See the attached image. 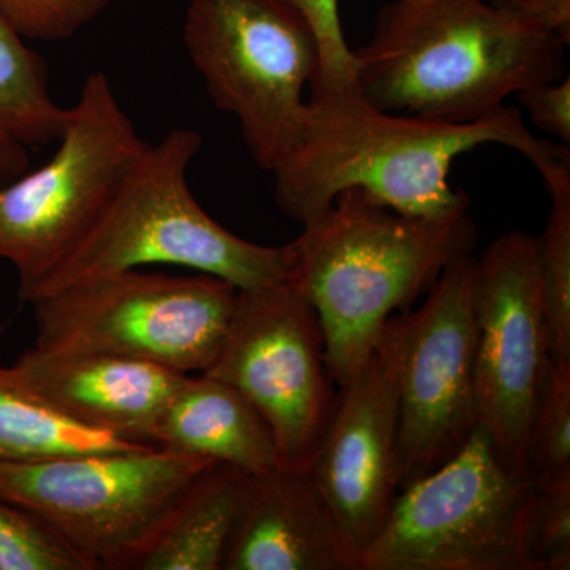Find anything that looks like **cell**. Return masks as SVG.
Returning <instances> with one entry per match:
<instances>
[{
	"label": "cell",
	"mask_w": 570,
	"mask_h": 570,
	"mask_svg": "<svg viewBox=\"0 0 570 570\" xmlns=\"http://www.w3.org/2000/svg\"><path fill=\"white\" fill-rule=\"evenodd\" d=\"M311 92L294 142L272 171L277 206L302 225L348 189L406 216L466 212L468 195L450 186V170L483 145L515 149L540 174L570 159L564 146L532 135L517 107L445 122L381 110L356 86Z\"/></svg>",
	"instance_id": "6da1fadb"
},
{
	"label": "cell",
	"mask_w": 570,
	"mask_h": 570,
	"mask_svg": "<svg viewBox=\"0 0 570 570\" xmlns=\"http://www.w3.org/2000/svg\"><path fill=\"white\" fill-rule=\"evenodd\" d=\"M564 47L519 0H395L354 51L356 88L381 110L478 121L512 94L561 80Z\"/></svg>",
	"instance_id": "7a4b0ae2"
},
{
	"label": "cell",
	"mask_w": 570,
	"mask_h": 570,
	"mask_svg": "<svg viewBox=\"0 0 570 570\" xmlns=\"http://www.w3.org/2000/svg\"><path fill=\"white\" fill-rule=\"evenodd\" d=\"M475 242L468 209L406 216L356 189L303 224L291 243V283L316 309L337 389L365 363L389 318L407 313Z\"/></svg>",
	"instance_id": "3957f363"
},
{
	"label": "cell",
	"mask_w": 570,
	"mask_h": 570,
	"mask_svg": "<svg viewBox=\"0 0 570 570\" xmlns=\"http://www.w3.org/2000/svg\"><path fill=\"white\" fill-rule=\"evenodd\" d=\"M202 145L193 129L171 130L149 145L91 230L22 302L146 265L183 266L227 281L238 291L291 283L295 262L291 243L246 242L195 200L187 171Z\"/></svg>",
	"instance_id": "277c9868"
},
{
	"label": "cell",
	"mask_w": 570,
	"mask_h": 570,
	"mask_svg": "<svg viewBox=\"0 0 570 570\" xmlns=\"http://www.w3.org/2000/svg\"><path fill=\"white\" fill-rule=\"evenodd\" d=\"M539 487L499 459L482 428L436 471L397 491L358 570H539Z\"/></svg>",
	"instance_id": "5b68a950"
},
{
	"label": "cell",
	"mask_w": 570,
	"mask_h": 570,
	"mask_svg": "<svg viewBox=\"0 0 570 570\" xmlns=\"http://www.w3.org/2000/svg\"><path fill=\"white\" fill-rule=\"evenodd\" d=\"M213 464L157 445L0 463V498L43 520L91 570H130Z\"/></svg>",
	"instance_id": "8992f818"
},
{
	"label": "cell",
	"mask_w": 570,
	"mask_h": 570,
	"mask_svg": "<svg viewBox=\"0 0 570 570\" xmlns=\"http://www.w3.org/2000/svg\"><path fill=\"white\" fill-rule=\"evenodd\" d=\"M238 288L227 281L126 269L67 285L29 303L33 346L138 360L205 373L223 347Z\"/></svg>",
	"instance_id": "52a82bcc"
},
{
	"label": "cell",
	"mask_w": 570,
	"mask_h": 570,
	"mask_svg": "<svg viewBox=\"0 0 570 570\" xmlns=\"http://www.w3.org/2000/svg\"><path fill=\"white\" fill-rule=\"evenodd\" d=\"M148 146L107 75H88L51 159L0 187V258L17 269L21 302L91 230Z\"/></svg>",
	"instance_id": "ba28073f"
},
{
	"label": "cell",
	"mask_w": 570,
	"mask_h": 570,
	"mask_svg": "<svg viewBox=\"0 0 570 570\" xmlns=\"http://www.w3.org/2000/svg\"><path fill=\"white\" fill-rule=\"evenodd\" d=\"M184 45L213 102L238 119L254 163L272 174L321 62L305 17L284 0H190Z\"/></svg>",
	"instance_id": "9c48e42d"
},
{
	"label": "cell",
	"mask_w": 570,
	"mask_h": 570,
	"mask_svg": "<svg viewBox=\"0 0 570 570\" xmlns=\"http://www.w3.org/2000/svg\"><path fill=\"white\" fill-rule=\"evenodd\" d=\"M205 373L249 401L284 466L309 468L340 389L316 309L294 284L238 291L223 347Z\"/></svg>",
	"instance_id": "30bf717a"
},
{
	"label": "cell",
	"mask_w": 570,
	"mask_h": 570,
	"mask_svg": "<svg viewBox=\"0 0 570 570\" xmlns=\"http://www.w3.org/2000/svg\"><path fill=\"white\" fill-rule=\"evenodd\" d=\"M478 258L449 266L417 311L396 314L400 490L452 459L478 428Z\"/></svg>",
	"instance_id": "8fae6325"
},
{
	"label": "cell",
	"mask_w": 570,
	"mask_h": 570,
	"mask_svg": "<svg viewBox=\"0 0 570 570\" xmlns=\"http://www.w3.org/2000/svg\"><path fill=\"white\" fill-rule=\"evenodd\" d=\"M475 407L499 459L531 472L528 449L551 367L540 285L539 238L501 235L478 258Z\"/></svg>",
	"instance_id": "7c38bea8"
},
{
	"label": "cell",
	"mask_w": 570,
	"mask_h": 570,
	"mask_svg": "<svg viewBox=\"0 0 570 570\" xmlns=\"http://www.w3.org/2000/svg\"><path fill=\"white\" fill-rule=\"evenodd\" d=\"M397 434V351L392 316L365 363L337 390L335 411L307 468L358 554V566L400 491Z\"/></svg>",
	"instance_id": "4fadbf2b"
},
{
	"label": "cell",
	"mask_w": 570,
	"mask_h": 570,
	"mask_svg": "<svg viewBox=\"0 0 570 570\" xmlns=\"http://www.w3.org/2000/svg\"><path fill=\"white\" fill-rule=\"evenodd\" d=\"M9 370L63 417L151 445L157 422L187 376L122 356L37 346Z\"/></svg>",
	"instance_id": "5bb4252c"
},
{
	"label": "cell",
	"mask_w": 570,
	"mask_h": 570,
	"mask_svg": "<svg viewBox=\"0 0 570 570\" xmlns=\"http://www.w3.org/2000/svg\"><path fill=\"white\" fill-rule=\"evenodd\" d=\"M220 570H358L307 469L249 475Z\"/></svg>",
	"instance_id": "9a60e30c"
},
{
	"label": "cell",
	"mask_w": 570,
	"mask_h": 570,
	"mask_svg": "<svg viewBox=\"0 0 570 570\" xmlns=\"http://www.w3.org/2000/svg\"><path fill=\"white\" fill-rule=\"evenodd\" d=\"M153 444L257 475L279 466L275 439L242 393L212 374H187L165 407Z\"/></svg>",
	"instance_id": "2e32d148"
},
{
	"label": "cell",
	"mask_w": 570,
	"mask_h": 570,
	"mask_svg": "<svg viewBox=\"0 0 570 570\" xmlns=\"http://www.w3.org/2000/svg\"><path fill=\"white\" fill-rule=\"evenodd\" d=\"M232 464L214 463L176 504L130 570H220L247 485Z\"/></svg>",
	"instance_id": "e0dca14e"
},
{
	"label": "cell",
	"mask_w": 570,
	"mask_h": 570,
	"mask_svg": "<svg viewBox=\"0 0 570 570\" xmlns=\"http://www.w3.org/2000/svg\"><path fill=\"white\" fill-rule=\"evenodd\" d=\"M149 445L63 417L21 387L11 376L9 366L0 365V463H29L81 453L124 452Z\"/></svg>",
	"instance_id": "ac0fdd59"
},
{
	"label": "cell",
	"mask_w": 570,
	"mask_h": 570,
	"mask_svg": "<svg viewBox=\"0 0 570 570\" xmlns=\"http://www.w3.org/2000/svg\"><path fill=\"white\" fill-rule=\"evenodd\" d=\"M67 108L51 99L47 63L0 10V132L24 146L58 141Z\"/></svg>",
	"instance_id": "d6986e66"
},
{
	"label": "cell",
	"mask_w": 570,
	"mask_h": 570,
	"mask_svg": "<svg viewBox=\"0 0 570 570\" xmlns=\"http://www.w3.org/2000/svg\"><path fill=\"white\" fill-rule=\"evenodd\" d=\"M551 212L539 238L540 285L551 362L570 365V160L542 174Z\"/></svg>",
	"instance_id": "ffe728a7"
},
{
	"label": "cell",
	"mask_w": 570,
	"mask_h": 570,
	"mask_svg": "<svg viewBox=\"0 0 570 570\" xmlns=\"http://www.w3.org/2000/svg\"><path fill=\"white\" fill-rule=\"evenodd\" d=\"M0 570H91L29 510L0 498Z\"/></svg>",
	"instance_id": "44dd1931"
},
{
	"label": "cell",
	"mask_w": 570,
	"mask_h": 570,
	"mask_svg": "<svg viewBox=\"0 0 570 570\" xmlns=\"http://www.w3.org/2000/svg\"><path fill=\"white\" fill-rule=\"evenodd\" d=\"M528 464L535 482L570 469V365L551 363L532 422Z\"/></svg>",
	"instance_id": "7402d4cb"
},
{
	"label": "cell",
	"mask_w": 570,
	"mask_h": 570,
	"mask_svg": "<svg viewBox=\"0 0 570 570\" xmlns=\"http://www.w3.org/2000/svg\"><path fill=\"white\" fill-rule=\"evenodd\" d=\"M110 0H0L11 24L24 39L69 40L96 20Z\"/></svg>",
	"instance_id": "603a6c76"
},
{
	"label": "cell",
	"mask_w": 570,
	"mask_h": 570,
	"mask_svg": "<svg viewBox=\"0 0 570 570\" xmlns=\"http://www.w3.org/2000/svg\"><path fill=\"white\" fill-rule=\"evenodd\" d=\"M305 17L318 45V71L311 82L316 89L351 88L356 86L355 56L348 48L341 24L337 0H284Z\"/></svg>",
	"instance_id": "cb8c5ba5"
},
{
	"label": "cell",
	"mask_w": 570,
	"mask_h": 570,
	"mask_svg": "<svg viewBox=\"0 0 570 570\" xmlns=\"http://www.w3.org/2000/svg\"><path fill=\"white\" fill-rule=\"evenodd\" d=\"M534 558L539 570L570 569V469L538 482Z\"/></svg>",
	"instance_id": "d4e9b609"
},
{
	"label": "cell",
	"mask_w": 570,
	"mask_h": 570,
	"mask_svg": "<svg viewBox=\"0 0 570 570\" xmlns=\"http://www.w3.org/2000/svg\"><path fill=\"white\" fill-rule=\"evenodd\" d=\"M531 121L558 140L570 142V80L542 82L519 94Z\"/></svg>",
	"instance_id": "484cf974"
},
{
	"label": "cell",
	"mask_w": 570,
	"mask_h": 570,
	"mask_svg": "<svg viewBox=\"0 0 570 570\" xmlns=\"http://www.w3.org/2000/svg\"><path fill=\"white\" fill-rule=\"evenodd\" d=\"M29 165L31 159L26 146L0 132V187L24 175Z\"/></svg>",
	"instance_id": "4316f807"
}]
</instances>
